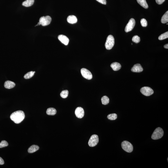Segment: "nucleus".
Segmentation results:
<instances>
[{"label": "nucleus", "instance_id": "obj_12", "mask_svg": "<svg viewBox=\"0 0 168 168\" xmlns=\"http://www.w3.org/2000/svg\"><path fill=\"white\" fill-rule=\"evenodd\" d=\"M58 39L64 45L66 46L68 45L69 40L67 36L64 35H60L58 36Z\"/></svg>", "mask_w": 168, "mask_h": 168}, {"label": "nucleus", "instance_id": "obj_8", "mask_svg": "<svg viewBox=\"0 0 168 168\" xmlns=\"http://www.w3.org/2000/svg\"><path fill=\"white\" fill-rule=\"evenodd\" d=\"M135 24V21L134 19H130L125 28V31L126 33H128L132 31L134 28Z\"/></svg>", "mask_w": 168, "mask_h": 168}, {"label": "nucleus", "instance_id": "obj_2", "mask_svg": "<svg viewBox=\"0 0 168 168\" xmlns=\"http://www.w3.org/2000/svg\"><path fill=\"white\" fill-rule=\"evenodd\" d=\"M164 134V131L162 128L158 127L154 130L151 136V138L154 140H158L161 139Z\"/></svg>", "mask_w": 168, "mask_h": 168}, {"label": "nucleus", "instance_id": "obj_13", "mask_svg": "<svg viewBox=\"0 0 168 168\" xmlns=\"http://www.w3.org/2000/svg\"><path fill=\"white\" fill-rule=\"evenodd\" d=\"M15 86V83L10 81H7L4 83V86L7 89H11L14 88Z\"/></svg>", "mask_w": 168, "mask_h": 168}, {"label": "nucleus", "instance_id": "obj_14", "mask_svg": "<svg viewBox=\"0 0 168 168\" xmlns=\"http://www.w3.org/2000/svg\"><path fill=\"white\" fill-rule=\"evenodd\" d=\"M67 21L69 24H75L77 23V19L74 15H70L67 17Z\"/></svg>", "mask_w": 168, "mask_h": 168}, {"label": "nucleus", "instance_id": "obj_15", "mask_svg": "<svg viewBox=\"0 0 168 168\" xmlns=\"http://www.w3.org/2000/svg\"><path fill=\"white\" fill-rule=\"evenodd\" d=\"M111 68L115 71L119 70L121 68V65L119 63L115 62L112 63L110 65Z\"/></svg>", "mask_w": 168, "mask_h": 168}, {"label": "nucleus", "instance_id": "obj_16", "mask_svg": "<svg viewBox=\"0 0 168 168\" xmlns=\"http://www.w3.org/2000/svg\"><path fill=\"white\" fill-rule=\"evenodd\" d=\"M39 149V147L37 145H33L29 148L28 152L29 153H34L37 151Z\"/></svg>", "mask_w": 168, "mask_h": 168}, {"label": "nucleus", "instance_id": "obj_11", "mask_svg": "<svg viewBox=\"0 0 168 168\" xmlns=\"http://www.w3.org/2000/svg\"><path fill=\"white\" fill-rule=\"evenodd\" d=\"M131 70L133 72L140 73L143 71V69L140 64H137L131 68Z\"/></svg>", "mask_w": 168, "mask_h": 168}, {"label": "nucleus", "instance_id": "obj_31", "mask_svg": "<svg viewBox=\"0 0 168 168\" xmlns=\"http://www.w3.org/2000/svg\"><path fill=\"white\" fill-rule=\"evenodd\" d=\"M4 164V160L0 157V165H2Z\"/></svg>", "mask_w": 168, "mask_h": 168}, {"label": "nucleus", "instance_id": "obj_25", "mask_svg": "<svg viewBox=\"0 0 168 168\" xmlns=\"http://www.w3.org/2000/svg\"><path fill=\"white\" fill-rule=\"evenodd\" d=\"M68 91L67 90L63 91L61 92L60 95L62 98H66L68 97Z\"/></svg>", "mask_w": 168, "mask_h": 168}, {"label": "nucleus", "instance_id": "obj_23", "mask_svg": "<svg viewBox=\"0 0 168 168\" xmlns=\"http://www.w3.org/2000/svg\"><path fill=\"white\" fill-rule=\"evenodd\" d=\"M118 118L117 115L115 113L111 114L108 115L107 118L110 120H115Z\"/></svg>", "mask_w": 168, "mask_h": 168}, {"label": "nucleus", "instance_id": "obj_18", "mask_svg": "<svg viewBox=\"0 0 168 168\" xmlns=\"http://www.w3.org/2000/svg\"><path fill=\"white\" fill-rule=\"evenodd\" d=\"M56 109L53 108H49L46 110V113L49 115H54L56 114Z\"/></svg>", "mask_w": 168, "mask_h": 168}, {"label": "nucleus", "instance_id": "obj_6", "mask_svg": "<svg viewBox=\"0 0 168 168\" xmlns=\"http://www.w3.org/2000/svg\"><path fill=\"white\" fill-rule=\"evenodd\" d=\"M99 142V138L96 134L93 135L90 138L88 142V144L91 147L96 146Z\"/></svg>", "mask_w": 168, "mask_h": 168}, {"label": "nucleus", "instance_id": "obj_22", "mask_svg": "<svg viewBox=\"0 0 168 168\" xmlns=\"http://www.w3.org/2000/svg\"><path fill=\"white\" fill-rule=\"evenodd\" d=\"M35 73V71H31L25 74V76H24V78L26 79H29V78H31L32 77L34 76Z\"/></svg>", "mask_w": 168, "mask_h": 168}, {"label": "nucleus", "instance_id": "obj_3", "mask_svg": "<svg viewBox=\"0 0 168 168\" xmlns=\"http://www.w3.org/2000/svg\"><path fill=\"white\" fill-rule=\"evenodd\" d=\"M51 20V18L50 16L42 17L40 19L39 22L38 24L35 26L40 25L43 26H47L50 24Z\"/></svg>", "mask_w": 168, "mask_h": 168}, {"label": "nucleus", "instance_id": "obj_20", "mask_svg": "<svg viewBox=\"0 0 168 168\" xmlns=\"http://www.w3.org/2000/svg\"><path fill=\"white\" fill-rule=\"evenodd\" d=\"M161 23L162 24H165L168 22V11L166 12L162 16L161 20Z\"/></svg>", "mask_w": 168, "mask_h": 168}, {"label": "nucleus", "instance_id": "obj_32", "mask_svg": "<svg viewBox=\"0 0 168 168\" xmlns=\"http://www.w3.org/2000/svg\"><path fill=\"white\" fill-rule=\"evenodd\" d=\"M164 48H165L166 49H168V44H166V45H165L164 46Z\"/></svg>", "mask_w": 168, "mask_h": 168}, {"label": "nucleus", "instance_id": "obj_30", "mask_svg": "<svg viewBox=\"0 0 168 168\" xmlns=\"http://www.w3.org/2000/svg\"><path fill=\"white\" fill-rule=\"evenodd\" d=\"M165 0H156L157 4H161L165 1Z\"/></svg>", "mask_w": 168, "mask_h": 168}, {"label": "nucleus", "instance_id": "obj_24", "mask_svg": "<svg viewBox=\"0 0 168 168\" xmlns=\"http://www.w3.org/2000/svg\"><path fill=\"white\" fill-rule=\"evenodd\" d=\"M168 38V32H167L164 34H161L159 36V39L160 40H163Z\"/></svg>", "mask_w": 168, "mask_h": 168}, {"label": "nucleus", "instance_id": "obj_1", "mask_svg": "<svg viewBox=\"0 0 168 168\" xmlns=\"http://www.w3.org/2000/svg\"><path fill=\"white\" fill-rule=\"evenodd\" d=\"M25 117L24 111L20 110L13 112L10 116L11 120L17 124L21 122L24 120Z\"/></svg>", "mask_w": 168, "mask_h": 168}, {"label": "nucleus", "instance_id": "obj_10", "mask_svg": "<svg viewBox=\"0 0 168 168\" xmlns=\"http://www.w3.org/2000/svg\"><path fill=\"white\" fill-rule=\"evenodd\" d=\"M75 114L77 118H83L84 115V109L80 107L76 108L75 112Z\"/></svg>", "mask_w": 168, "mask_h": 168}, {"label": "nucleus", "instance_id": "obj_29", "mask_svg": "<svg viewBox=\"0 0 168 168\" xmlns=\"http://www.w3.org/2000/svg\"><path fill=\"white\" fill-rule=\"evenodd\" d=\"M96 0L101 4H105V5L107 4V1L106 0Z\"/></svg>", "mask_w": 168, "mask_h": 168}, {"label": "nucleus", "instance_id": "obj_21", "mask_svg": "<svg viewBox=\"0 0 168 168\" xmlns=\"http://www.w3.org/2000/svg\"><path fill=\"white\" fill-rule=\"evenodd\" d=\"M101 101L103 104L107 105L109 103V99L107 96H104L101 98Z\"/></svg>", "mask_w": 168, "mask_h": 168}, {"label": "nucleus", "instance_id": "obj_26", "mask_svg": "<svg viewBox=\"0 0 168 168\" xmlns=\"http://www.w3.org/2000/svg\"><path fill=\"white\" fill-rule=\"evenodd\" d=\"M132 41L133 42H134L136 43H138L140 42V37H139L138 36H137V35L134 36L133 37Z\"/></svg>", "mask_w": 168, "mask_h": 168}, {"label": "nucleus", "instance_id": "obj_28", "mask_svg": "<svg viewBox=\"0 0 168 168\" xmlns=\"http://www.w3.org/2000/svg\"><path fill=\"white\" fill-rule=\"evenodd\" d=\"M8 145V143L6 141H5V140H3L0 143V148L7 147Z\"/></svg>", "mask_w": 168, "mask_h": 168}, {"label": "nucleus", "instance_id": "obj_7", "mask_svg": "<svg viewBox=\"0 0 168 168\" xmlns=\"http://www.w3.org/2000/svg\"><path fill=\"white\" fill-rule=\"evenodd\" d=\"M140 91L143 94L146 96L151 95L154 93V91L152 88L148 87H143L140 89Z\"/></svg>", "mask_w": 168, "mask_h": 168}, {"label": "nucleus", "instance_id": "obj_5", "mask_svg": "<svg viewBox=\"0 0 168 168\" xmlns=\"http://www.w3.org/2000/svg\"><path fill=\"white\" fill-rule=\"evenodd\" d=\"M122 149L128 152H131L133 151V147L132 145L130 142L126 141H123L121 143Z\"/></svg>", "mask_w": 168, "mask_h": 168}, {"label": "nucleus", "instance_id": "obj_4", "mask_svg": "<svg viewBox=\"0 0 168 168\" xmlns=\"http://www.w3.org/2000/svg\"><path fill=\"white\" fill-rule=\"evenodd\" d=\"M114 44L115 39L113 36L112 35L108 36L105 44L106 49L108 50L111 49L114 46Z\"/></svg>", "mask_w": 168, "mask_h": 168}, {"label": "nucleus", "instance_id": "obj_27", "mask_svg": "<svg viewBox=\"0 0 168 168\" xmlns=\"http://www.w3.org/2000/svg\"><path fill=\"white\" fill-rule=\"evenodd\" d=\"M140 23L141 25L143 27H146L147 26L148 23L146 20L144 18H143L140 21Z\"/></svg>", "mask_w": 168, "mask_h": 168}, {"label": "nucleus", "instance_id": "obj_19", "mask_svg": "<svg viewBox=\"0 0 168 168\" xmlns=\"http://www.w3.org/2000/svg\"><path fill=\"white\" fill-rule=\"evenodd\" d=\"M138 4L144 8L147 9L149 7L147 3L146 0H137Z\"/></svg>", "mask_w": 168, "mask_h": 168}, {"label": "nucleus", "instance_id": "obj_17", "mask_svg": "<svg viewBox=\"0 0 168 168\" xmlns=\"http://www.w3.org/2000/svg\"><path fill=\"white\" fill-rule=\"evenodd\" d=\"M34 0H26L23 2L22 5L26 7H29L32 6L34 4Z\"/></svg>", "mask_w": 168, "mask_h": 168}, {"label": "nucleus", "instance_id": "obj_9", "mask_svg": "<svg viewBox=\"0 0 168 168\" xmlns=\"http://www.w3.org/2000/svg\"><path fill=\"white\" fill-rule=\"evenodd\" d=\"M81 72L84 78L88 80H90L92 78V74L89 70L85 68H82L81 70Z\"/></svg>", "mask_w": 168, "mask_h": 168}]
</instances>
